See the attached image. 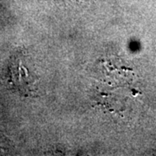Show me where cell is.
<instances>
[{
  "instance_id": "obj_1",
  "label": "cell",
  "mask_w": 156,
  "mask_h": 156,
  "mask_svg": "<svg viewBox=\"0 0 156 156\" xmlns=\"http://www.w3.org/2000/svg\"><path fill=\"white\" fill-rule=\"evenodd\" d=\"M10 82L14 87L17 89L18 91L23 92V94L26 91L32 90L33 82L31 76L29 75L28 70L25 67H23L22 61L20 59H16L10 66Z\"/></svg>"
}]
</instances>
